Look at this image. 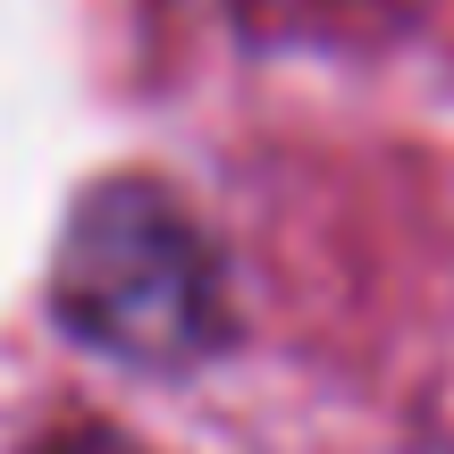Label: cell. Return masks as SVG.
<instances>
[{"mask_svg":"<svg viewBox=\"0 0 454 454\" xmlns=\"http://www.w3.org/2000/svg\"><path fill=\"white\" fill-rule=\"evenodd\" d=\"M59 320L127 371H185L219 337V253L168 185L110 177L59 236Z\"/></svg>","mask_w":454,"mask_h":454,"instance_id":"cell-1","label":"cell"},{"mask_svg":"<svg viewBox=\"0 0 454 454\" xmlns=\"http://www.w3.org/2000/svg\"><path fill=\"white\" fill-rule=\"evenodd\" d=\"M43 454H127L118 438H59V446H43Z\"/></svg>","mask_w":454,"mask_h":454,"instance_id":"cell-2","label":"cell"}]
</instances>
